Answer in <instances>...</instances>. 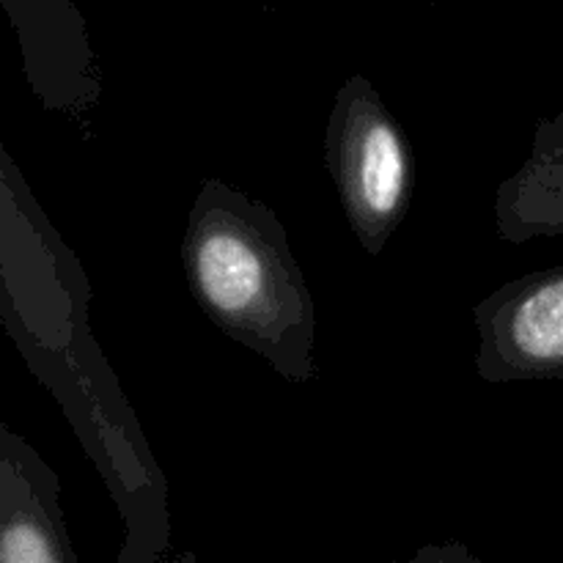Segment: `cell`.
<instances>
[{"instance_id":"6da1fadb","label":"cell","mask_w":563,"mask_h":563,"mask_svg":"<svg viewBox=\"0 0 563 563\" xmlns=\"http://www.w3.org/2000/svg\"><path fill=\"white\" fill-rule=\"evenodd\" d=\"M86 267L0 146V319L102 476L126 537L121 559L170 553L168 482L88 322Z\"/></svg>"},{"instance_id":"7a4b0ae2","label":"cell","mask_w":563,"mask_h":563,"mask_svg":"<svg viewBox=\"0 0 563 563\" xmlns=\"http://www.w3.org/2000/svg\"><path fill=\"white\" fill-rule=\"evenodd\" d=\"M181 273L203 317L286 383L317 379V306L267 203L207 179L187 214Z\"/></svg>"},{"instance_id":"3957f363","label":"cell","mask_w":563,"mask_h":563,"mask_svg":"<svg viewBox=\"0 0 563 563\" xmlns=\"http://www.w3.org/2000/svg\"><path fill=\"white\" fill-rule=\"evenodd\" d=\"M324 165L361 247L379 256L410 209L416 154L368 77H346L335 93Z\"/></svg>"},{"instance_id":"277c9868","label":"cell","mask_w":563,"mask_h":563,"mask_svg":"<svg viewBox=\"0 0 563 563\" xmlns=\"http://www.w3.org/2000/svg\"><path fill=\"white\" fill-rule=\"evenodd\" d=\"M484 383L563 379V264L498 286L473 308Z\"/></svg>"},{"instance_id":"5b68a950","label":"cell","mask_w":563,"mask_h":563,"mask_svg":"<svg viewBox=\"0 0 563 563\" xmlns=\"http://www.w3.org/2000/svg\"><path fill=\"white\" fill-rule=\"evenodd\" d=\"M3 11L20 33L25 77L44 108L88 115L99 99V75L80 11L66 0H3Z\"/></svg>"},{"instance_id":"8992f818","label":"cell","mask_w":563,"mask_h":563,"mask_svg":"<svg viewBox=\"0 0 563 563\" xmlns=\"http://www.w3.org/2000/svg\"><path fill=\"white\" fill-rule=\"evenodd\" d=\"M0 563H80L60 482L25 438L0 427Z\"/></svg>"},{"instance_id":"52a82bcc","label":"cell","mask_w":563,"mask_h":563,"mask_svg":"<svg viewBox=\"0 0 563 563\" xmlns=\"http://www.w3.org/2000/svg\"><path fill=\"white\" fill-rule=\"evenodd\" d=\"M495 229L515 245L563 236V110L539 121L526 163L500 181Z\"/></svg>"},{"instance_id":"ba28073f","label":"cell","mask_w":563,"mask_h":563,"mask_svg":"<svg viewBox=\"0 0 563 563\" xmlns=\"http://www.w3.org/2000/svg\"><path fill=\"white\" fill-rule=\"evenodd\" d=\"M390 563H482L476 559L467 544L462 542H445V544H423L416 555L405 561H390Z\"/></svg>"},{"instance_id":"9c48e42d","label":"cell","mask_w":563,"mask_h":563,"mask_svg":"<svg viewBox=\"0 0 563 563\" xmlns=\"http://www.w3.org/2000/svg\"><path fill=\"white\" fill-rule=\"evenodd\" d=\"M119 563H198V559L192 553H168V555H159V559H121Z\"/></svg>"}]
</instances>
